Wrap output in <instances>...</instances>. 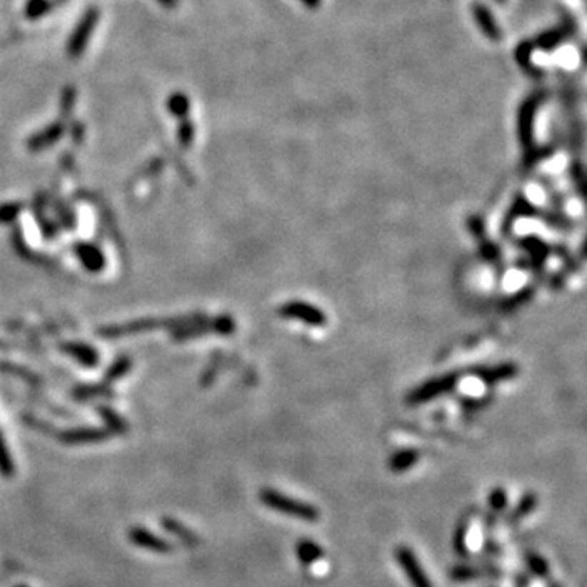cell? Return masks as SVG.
I'll return each instance as SVG.
<instances>
[{
	"label": "cell",
	"instance_id": "obj_8",
	"mask_svg": "<svg viewBox=\"0 0 587 587\" xmlns=\"http://www.w3.org/2000/svg\"><path fill=\"white\" fill-rule=\"evenodd\" d=\"M61 349L64 351L66 354L71 356V358L79 361L84 367H96L98 361H100V356H98L96 349L89 346V344L66 343V344H62Z\"/></svg>",
	"mask_w": 587,
	"mask_h": 587
},
{
	"label": "cell",
	"instance_id": "obj_20",
	"mask_svg": "<svg viewBox=\"0 0 587 587\" xmlns=\"http://www.w3.org/2000/svg\"><path fill=\"white\" fill-rule=\"evenodd\" d=\"M416 460H418V456L411 451L400 452L390 460V468L393 471H405V470L410 468L411 465H414Z\"/></svg>",
	"mask_w": 587,
	"mask_h": 587
},
{
	"label": "cell",
	"instance_id": "obj_30",
	"mask_svg": "<svg viewBox=\"0 0 587 587\" xmlns=\"http://www.w3.org/2000/svg\"><path fill=\"white\" fill-rule=\"evenodd\" d=\"M64 2H67V0H54L56 5H57V4H64Z\"/></svg>",
	"mask_w": 587,
	"mask_h": 587
},
{
	"label": "cell",
	"instance_id": "obj_14",
	"mask_svg": "<svg viewBox=\"0 0 587 587\" xmlns=\"http://www.w3.org/2000/svg\"><path fill=\"white\" fill-rule=\"evenodd\" d=\"M131 366H132V361L128 358V356H121V358H118L116 361H114L113 366L106 371L105 385H109V383L119 381L121 377L126 376V373L129 372Z\"/></svg>",
	"mask_w": 587,
	"mask_h": 587
},
{
	"label": "cell",
	"instance_id": "obj_1",
	"mask_svg": "<svg viewBox=\"0 0 587 587\" xmlns=\"http://www.w3.org/2000/svg\"><path fill=\"white\" fill-rule=\"evenodd\" d=\"M204 315H186V316H174V318H139L134 321H128L123 325H111L106 328H100L96 333L103 338L114 339L128 335H137V333H149L155 330H178L196 323L203 320Z\"/></svg>",
	"mask_w": 587,
	"mask_h": 587
},
{
	"label": "cell",
	"instance_id": "obj_29",
	"mask_svg": "<svg viewBox=\"0 0 587 587\" xmlns=\"http://www.w3.org/2000/svg\"><path fill=\"white\" fill-rule=\"evenodd\" d=\"M303 2H305V4H307V5H308V7H316V5H318V2H320V0H303Z\"/></svg>",
	"mask_w": 587,
	"mask_h": 587
},
{
	"label": "cell",
	"instance_id": "obj_18",
	"mask_svg": "<svg viewBox=\"0 0 587 587\" xmlns=\"http://www.w3.org/2000/svg\"><path fill=\"white\" fill-rule=\"evenodd\" d=\"M98 411H100L103 421L106 423L108 426V431L109 433H124L126 431V423L121 419L116 413H114L111 408H103L100 406L98 408Z\"/></svg>",
	"mask_w": 587,
	"mask_h": 587
},
{
	"label": "cell",
	"instance_id": "obj_12",
	"mask_svg": "<svg viewBox=\"0 0 587 587\" xmlns=\"http://www.w3.org/2000/svg\"><path fill=\"white\" fill-rule=\"evenodd\" d=\"M54 7V0H26L25 9H23V15H25L26 20L34 21L43 19V16L48 15Z\"/></svg>",
	"mask_w": 587,
	"mask_h": 587
},
{
	"label": "cell",
	"instance_id": "obj_4",
	"mask_svg": "<svg viewBox=\"0 0 587 587\" xmlns=\"http://www.w3.org/2000/svg\"><path fill=\"white\" fill-rule=\"evenodd\" d=\"M234 320L230 316H217V318L207 320L206 316L203 320L196 321V323L178 328L174 331L175 341H186V339H193L198 336L207 335V333H219V335H229L234 331Z\"/></svg>",
	"mask_w": 587,
	"mask_h": 587
},
{
	"label": "cell",
	"instance_id": "obj_27",
	"mask_svg": "<svg viewBox=\"0 0 587 587\" xmlns=\"http://www.w3.org/2000/svg\"><path fill=\"white\" fill-rule=\"evenodd\" d=\"M71 136H72L74 142H80V141H82V137H84V126H82V123H79V121H76V123H72V126H71Z\"/></svg>",
	"mask_w": 587,
	"mask_h": 587
},
{
	"label": "cell",
	"instance_id": "obj_16",
	"mask_svg": "<svg viewBox=\"0 0 587 587\" xmlns=\"http://www.w3.org/2000/svg\"><path fill=\"white\" fill-rule=\"evenodd\" d=\"M286 315L289 316H297V318H302V320H307V321H323L321 316H318V312H316L315 308L312 307H307V305H289V307L284 308Z\"/></svg>",
	"mask_w": 587,
	"mask_h": 587
},
{
	"label": "cell",
	"instance_id": "obj_28",
	"mask_svg": "<svg viewBox=\"0 0 587 587\" xmlns=\"http://www.w3.org/2000/svg\"><path fill=\"white\" fill-rule=\"evenodd\" d=\"M157 2H159L160 5H162L164 9L174 10V9L178 7V2H180V0H157Z\"/></svg>",
	"mask_w": 587,
	"mask_h": 587
},
{
	"label": "cell",
	"instance_id": "obj_5",
	"mask_svg": "<svg viewBox=\"0 0 587 587\" xmlns=\"http://www.w3.org/2000/svg\"><path fill=\"white\" fill-rule=\"evenodd\" d=\"M395 558L396 561H398L401 571L405 573L406 579L410 581L411 587H434L433 581H431L428 574H426L424 568L418 560V556L414 555V551L410 546L400 545L398 548L395 550Z\"/></svg>",
	"mask_w": 587,
	"mask_h": 587
},
{
	"label": "cell",
	"instance_id": "obj_21",
	"mask_svg": "<svg viewBox=\"0 0 587 587\" xmlns=\"http://www.w3.org/2000/svg\"><path fill=\"white\" fill-rule=\"evenodd\" d=\"M76 98H77L76 87H72V85H67V87H64V90H62V95H61V116L62 118L71 116V113L74 109V103H76Z\"/></svg>",
	"mask_w": 587,
	"mask_h": 587
},
{
	"label": "cell",
	"instance_id": "obj_3",
	"mask_svg": "<svg viewBox=\"0 0 587 587\" xmlns=\"http://www.w3.org/2000/svg\"><path fill=\"white\" fill-rule=\"evenodd\" d=\"M98 19H100V9L98 7L87 9V11L82 15V19L77 23L76 30L72 31L71 39L67 43V56L71 59H77V57L82 56L84 49L87 48L90 41L91 33L95 31Z\"/></svg>",
	"mask_w": 587,
	"mask_h": 587
},
{
	"label": "cell",
	"instance_id": "obj_6",
	"mask_svg": "<svg viewBox=\"0 0 587 587\" xmlns=\"http://www.w3.org/2000/svg\"><path fill=\"white\" fill-rule=\"evenodd\" d=\"M64 132H66V128H64V124H62V121H57V123L46 126L44 129L34 132L30 139L26 141L28 151L41 152V151H46V149L53 147L54 144L59 141L62 136H64Z\"/></svg>",
	"mask_w": 587,
	"mask_h": 587
},
{
	"label": "cell",
	"instance_id": "obj_24",
	"mask_svg": "<svg viewBox=\"0 0 587 587\" xmlns=\"http://www.w3.org/2000/svg\"><path fill=\"white\" fill-rule=\"evenodd\" d=\"M489 506H491L493 511H504L506 506H508V494L503 488H494L491 493H489Z\"/></svg>",
	"mask_w": 587,
	"mask_h": 587
},
{
	"label": "cell",
	"instance_id": "obj_26",
	"mask_svg": "<svg viewBox=\"0 0 587 587\" xmlns=\"http://www.w3.org/2000/svg\"><path fill=\"white\" fill-rule=\"evenodd\" d=\"M456 551H458L460 555L467 553V545H465V526L458 527V531L456 532Z\"/></svg>",
	"mask_w": 587,
	"mask_h": 587
},
{
	"label": "cell",
	"instance_id": "obj_17",
	"mask_svg": "<svg viewBox=\"0 0 587 587\" xmlns=\"http://www.w3.org/2000/svg\"><path fill=\"white\" fill-rule=\"evenodd\" d=\"M526 563H527L528 569H531L535 576L545 578L550 571V566H548V563H546L545 558L540 556L538 553H535V551H527V553H526Z\"/></svg>",
	"mask_w": 587,
	"mask_h": 587
},
{
	"label": "cell",
	"instance_id": "obj_25",
	"mask_svg": "<svg viewBox=\"0 0 587 587\" xmlns=\"http://www.w3.org/2000/svg\"><path fill=\"white\" fill-rule=\"evenodd\" d=\"M0 471L5 475H10L14 471V465H11V460L9 457V451L5 447L4 437L0 434Z\"/></svg>",
	"mask_w": 587,
	"mask_h": 587
},
{
	"label": "cell",
	"instance_id": "obj_22",
	"mask_svg": "<svg viewBox=\"0 0 587 587\" xmlns=\"http://www.w3.org/2000/svg\"><path fill=\"white\" fill-rule=\"evenodd\" d=\"M480 576H483V573L480 571V569L471 568L467 565H458L451 571V578L453 581H458V583H465V581H471Z\"/></svg>",
	"mask_w": 587,
	"mask_h": 587
},
{
	"label": "cell",
	"instance_id": "obj_9",
	"mask_svg": "<svg viewBox=\"0 0 587 587\" xmlns=\"http://www.w3.org/2000/svg\"><path fill=\"white\" fill-rule=\"evenodd\" d=\"M296 556L298 558V561H301L302 565L312 566L325 556V551L318 543L313 542V540L303 538L301 540V542H297L296 545Z\"/></svg>",
	"mask_w": 587,
	"mask_h": 587
},
{
	"label": "cell",
	"instance_id": "obj_2",
	"mask_svg": "<svg viewBox=\"0 0 587 587\" xmlns=\"http://www.w3.org/2000/svg\"><path fill=\"white\" fill-rule=\"evenodd\" d=\"M260 499L269 509L281 512V514L296 517V519H302L305 522H316L320 519V509L316 506L286 496L276 489H263Z\"/></svg>",
	"mask_w": 587,
	"mask_h": 587
},
{
	"label": "cell",
	"instance_id": "obj_19",
	"mask_svg": "<svg viewBox=\"0 0 587 587\" xmlns=\"http://www.w3.org/2000/svg\"><path fill=\"white\" fill-rule=\"evenodd\" d=\"M194 124L191 123L189 119H181L180 126H178V131H176V137H178V144L183 149H188L191 146L193 141H194Z\"/></svg>",
	"mask_w": 587,
	"mask_h": 587
},
{
	"label": "cell",
	"instance_id": "obj_13",
	"mask_svg": "<svg viewBox=\"0 0 587 587\" xmlns=\"http://www.w3.org/2000/svg\"><path fill=\"white\" fill-rule=\"evenodd\" d=\"M189 105H191V103H189V98L185 94H181V91H175V94H171L169 96V100H166V109L178 119L188 118Z\"/></svg>",
	"mask_w": 587,
	"mask_h": 587
},
{
	"label": "cell",
	"instance_id": "obj_23",
	"mask_svg": "<svg viewBox=\"0 0 587 587\" xmlns=\"http://www.w3.org/2000/svg\"><path fill=\"white\" fill-rule=\"evenodd\" d=\"M23 209L21 203H5L0 204V224L14 222Z\"/></svg>",
	"mask_w": 587,
	"mask_h": 587
},
{
	"label": "cell",
	"instance_id": "obj_7",
	"mask_svg": "<svg viewBox=\"0 0 587 587\" xmlns=\"http://www.w3.org/2000/svg\"><path fill=\"white\" fill-rule=\"evenodd\" d=\"M74 253L79 258V261L82 263V266L91 273H100L103 268H105L106 260L103 251L98 249V246L91 244H79L74 249Z\"/></svg>",
	"mask_w": 587,
	"mask_h": 587
},
{
	"label": "cell",
	"instance_id": "obj_10",
	"mask_svg": "<svg viewBox=\"0 0 587 587\" xmlns=\"http://www.w3.org/2000/svg\"><path fill=\"white\" fill-rule=\"evenodd\" d=\"M62 441L69 442V444H80V442H95V441H103L109 437L108 429H72L66 431V433L61 434Z\"/></svg>",
	"mask_w": 587,
	"mask_h": 587
},
{
	"label": "cell",
	"instance_id": "obj_11",
	"mask_svg": "<svg viewBox=\"0 0 587 587\" xmlns=\"http://www.w3.org/2000/svg\"><path fill=\"white\" fill-rule=\"evenodd\" d=\"M475 19L476 21H478L481 31L485 33L489 39L498 41L499 30H498L496 23H494L491 14H489V10L486 7H483V5H475Z\"/></svg>",
	"mask_w": 587,
	"mask_h": 587
},
{
	"label": "cell",
	"instance_id": "obj_15",
	"mask_svg": "<svg viewBox=\"0 0 587 587\" xmlns=\"http://www.w3.org/2000/svg\"><path fill=\"white\" fill-rule=\"evenodd\" d=\"M537 504H538L537 494L527 493L526 496H523V498L519 501V504L516 506V509L512 511L511 519H512V521L523 519V517H527L528 514H531V512L535 511V508H537Z\"/></svg>",
	"mask_w": 587,
	"mask_h": 587
}]
</instances>
